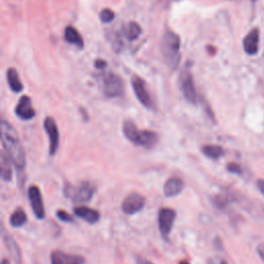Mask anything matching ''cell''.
<instances>
[{
  "label": "cell",
  "mask_w": 264,
  "mask_h": 264,
  "mask_svg": "<svg viewBox=\"0 0 264 264\" xmlns=\"http://www.w3.org/2000/svg\"><path fill=\"white\" fill-rule=\"evenodd\" d=\"M179 81L184 97L186 98L188 102L195 104L197 102V93L194 85L193 75L188 66L181 72Z\"/></svg>",
  "instance_id": "obj_5"
},
{
  "label": "cell",
  "mask_w": 264,
  "mask_h": 264,
  "mask_svg": "<svg viewBox=\"0 0 264 264\" xmlns=\"http://www.w3.org/2000/svg\"><path fill=\"white\" fill-rule=\"evenodd\" d=\"M257 188L259 189V191L264 196V180H258L257 181Z\"/></svg>",
  "instance_id": "obj_30"
},
{
  "label": "cell",
  "mask_w": 264,
  "mask_h": 264,
  "mask_svg": "<svg viewBox=\"0 0 264 264\" xmlns=\"http://www.w3.org/2000/svg\"><path fill=\"white\" fill-rule=\"evenodd\" d=\"M227 170L231 173H235V174H241L243 172L242 167L237 164V163H229L227 165Z\"/></svg>",
  "instance_id": "obj_27"
},
{
  "label": "cell",
  "mask_w": 264,
  "mask_h": 264,
  "mask_svg": "<svg viewBox=\"0 0 264 264\" xmlns=\"http://www.w3.org/2000/svg\"><path fill=\"white\" fill-rule=\"evenodd\" d=\"M213 202H214V204H215L216 207H218V208H220V209H223V208H225L226 206H228V204L230 203V200H229L228 196L223 195V194H219V195H217V196L214 197Z\"/></svg>",
  "instance_id": "obj_24"
},
{
  "label": "cell",
  "mask_w": 264,
  "mask_h": 264,
  "mask_svg": "<svg viewBox=\"0 0 264 264\" xmlns=\"http://www.w3.org/2000/svg\"><path fill=\"white\" fill-rule=\"evenodd\" d=\"M51 264H85V258L80 255L54 251L51 254Z\"/></svg>",
  "instance_id": "obj_13"
},
{
  "label": "cell",
  "mask_w": 264,
  "mask_h": 264,
  "mask_svg": "<svg viewBox=\"0 0 264 264\" xmlns=\"http://www.w3.org/2000/svg\"><path fill=\"white\" fill-rule=\"evenodd\" d=\"M26 222H27V215H26L25 210L22 207L16 208L15 212L12 214V216L10 218L11 225L13 227L20 228L23 225H25Z\"/></svg>",
  "instance_id": "obj_23"
},
{
  "label": "cell",
  "mask_w": 264,
  "mask_h": 264,
  "mask_svg": "<svg viewBox=\"0 0 264 264\" xmlns=\"http://www.w3.org/2000/svg\"><path fill=\"white\" fill-rule=\"evenodd\" d=\"M207 264H228V262L221 257L214 256V257H210L207 260Z\"/></svg>",
  "instance_id": "obj_28"
},
{
  "label": "cell",
  "mask_w": 264,
  "mask_h": 264,
  "mask_svg": "<svg viewBox=\"0 0 264 264\" xmlns=\"http://www.w3.org/2000/svg\"><path fill=\"white\" fill-rule=\"evenodd\" d=\"M184 189V182L179 178L168 179L163 187V193L165 197H173L179 195Z\"/></svg>",
  "instance_id": "obj_16"
},
{
  "label": "cell",
  "mask_w": 264,
  "mask_h": 264,
  "mask_svg": "<svg viewBox=\"0 0 264 264\" xmlns=\"http://www.w3.org/2000/svg\"><path fill=\"white\" fill-rule=\"evenodd\" d=\"M146 197L140 193H130L122 202V210L126 215H135L145 207Z\"/></svg>",
  "instance_id": "obj_9"
},
{
  "label": "cell",
  "mask_w": 264,
  "mask_h": 264,
  "mask_svg": "<svg viewBox=\"0 0 264 264\" xmlns=\"http://www.w3.org/2000/svg\"><path fill=\"white\" fill-rule=\"evenodd\" d=\"M4 241L6 244V247L8 248L11 256L15 260L16 264H22V254L19 246L17 245L16 241L13 239V236L9 233H7L4 230Z\"/></svg>",
  "instance_id": "obj_17"
},
{
  "label": "cell",
  "mask_w": 264,
  "mask_h": 264,
  "mask_svg": "<svg viewBox=\"0 0 264 264\" xmlns=\"http://www.w3.org/2000/svg\"><path fill=\"white\" fill-rule=\"evenodd\" d=\"M2 264H10V262H9L8 259H4L3 262H2Z\"/></svg>",
  "instance_id": "obj_34"
},
{
  "label": "cell",
  "mask_w": 264,
  "mask_h": 264,
  "mask_svg": "<svg viewBox=\"0 0 264 264\" xmlns=\"http://www.w3.org/2000/svg\"><path fill=\"white\" fill-rule=\"evenodd\" d=\"M7 78L11 90L15 93H19L23 90V84L20 80L18 71L15 68H9L7 71Z\"/></svg>",
  "instance_id": "obj_19"
},
{
  "label": "cell",
  "mask_w": 264,
  "mask_h": 264,
  "mask_svg": "<svg viewBox=\"0 0 264 264\" xmlns=\"http://www.w3.org/2000/svg\"><path fill=\"white\" fill-rule=\"evenodd\" d=\"M12 160L8 154L3 150L2 152V178L4 181L9 182L12 180L13 170H12Z\"/></svg>",
  "instance_id": "obj_22"
},
{
  "label": "cell",
  "mask_w": 264,
  "mask_h": 264,
  "mask_svg": "<svg viewBox=\"0 0 264 264\" xmlns=\"http://www.w3.org/2000/svg\"><path fill=\"white\" fill-rule=\"evenodd\" d=\"M96 192V186L91 182H82L77 185L65 184L64 196L75 203L88 202L92 199Z\"/></svg>",
  "instance_id": "obj_4"
},
{
  "label": "cell",
  "mask_w": 264,
  "mask_h": 264,
  "mask_svg": "<svg viewBox=\"0 0 264 264\" xmlns=\"http://www.w3.org/2000/svg\"><path fill=\"white\" fill-rule=\"evenodd\" d=\"M137 264H153V263L150 262L149 260H146V259H144V258L138 257V258H137Z\"/></svg>",
  "instance_id": "obj_32"
},
{
  "label": "cell",
  "mask_w": 264,
  "mask_h": 264,
  "mask_svg": "<svg viewBox=\"0 0 264 264\" xmlns=\"http://www.w3.org/2000/svg\"><path fill=\"white\" fill-rule=\"evenodd\" d=\"M252 2H257V0H252Z\"/></svg>",
  "instance_id": "obj_35"
},
{
  "label": "cell",
  "mask_w": 264,
  "mask_h": 264,
  "mask_svg": "<svg viewBox=\"0 0 264 264\" xmlns=\"http://www.w3.org/2000/svg\"><path fill=\"white\" fill-rule=\"evenodd\" d=\"M201 152L208 159L212 160H218L224 156V149L217 145H205L201 148Z\"/></svg>",
  "instance_id": "obj_20"
},
{
  "label": "cell",
  "mask_w": 264,
  "mask_h": 264,
  "mask_svg": "<svg viewBox=\"0 0 264 264\" xmlns=\"http://www.w3.org/2000/svg\"><path fill=\"white\" fill-rule=\"evenodd\" d=\"M177 213L173 208L163 207L158 213V226L165 240H168V236L172 230Z\"/></svg>",
  "instance_id": "obj_8"
},
{
  "label": "cell",
  "mask_w": 264,
  "mask_h": 264,
  "mask_svg": "<svg viewBox=\"0 0 264 264\" xmlns=\"http://www.w3.org/2000/svg\"><path fill=\"white\" fill-rule=\"evenodd\" d=\"M161 53L167 66L175 70L181 61V40L172 31H165L161 40Z\"/></svg>",
  "instance_id": "obj_3"
},
{
  "label": "cell",
  "mask_w": 264,
  "mask_h": 264,
  "mask_svg": "<svg viewBox=\"0 0 264 264\" xmlns=\"http://www.w3.org/2000/svg\"><path fill=\"white\" fill-rule=\"evenodd\" d=\"M95 65H96L97 68H104L105 66H107V62L101 60V59H99V60H97V61L95 62Z\"/></svg>",
  "instance_id": "obj_31"
},
{
  "label": "cell",
  "mask_w": 264,
  "mask_h": 264,
  "mask_svg": "<svg viewBox=\"0 0 264 264\" xmlns=\"http://www.w3.org/2000/svg\"><path fill=\"white\" fill-rule=\"evenodd\" d=\"M16 115L22 120H31L35 117V111L32 107V102L29 96L24 95L20 98L17 107L15 109Z\"/></svg>",
  "instance_id": "obj_12"
},
{
  "label": "cell",
  "mask_w": 264,
  "mask_h": 264,
  "mask_svg": "<svg viewBox=\"0 0 264 264\" xmlns=\"http://www.w3.org/2000/svg\"><path fill=\"white\" fill-rule=\"evenodd\" d=\"M142 27L137 22H129L123 28V32L125 37L128 40H136L142 34Z\"/></svg>",
  "instance_id": "obj_21"
},
{
  "label": "cell",
  "mask_w": 264,
  "mask_h": 264,
  "mask_svg": "<svg viewBox=\"0 0 264 264\" xmlns=\"http://www.w3.org/2000/svg\"><path fill=\"white\" fill-rule=\"evenodd\" d=\"M43 127L49 137V141H50L49 153L51 156H54L59 148V142H60L58 126H57L55 120L52 117H47L43 122Z\"/></svg>",
  "instance_id": "obj_10"
},
{
  "label": "cell",
  "mask_w": 264,
  "mask_h": 264,
  "mask_svg": "<svg viewBox=\"0 0 264 264\" xmlns=\"http://www.w3.org/2000/svg\"><path fill=\"white\" fill-rule=\"evenodd\" d=\"M124 84L122 78L113 72L103 76V93L108 98H116L123 95Z\"/></svg>",
  "instance_id": "obj_6"
},
{
  "label": "cell",
  "mask_w": 264,
  "mask_h": 264,
  "mask_svg": "<svg viewBox=\"0 0 264 264\" xmlns=\"http://www.w3.org/2000/svg\"><path fill=\"white\" fill-rule=\"evenodd\" d=\"M28 198H29L34 215L36 216L37 219L42 220L46 216V210H45L41 192H40L39 188L37 186H35V185L30 186V188L28 190Z\"/></svg>",
  "instance_id": "obj_11"
},
{
  "label": "cell",
  "mask_w": 264,
  "mask_h": 264,
  "mask_svg": "<svg viewBox=\"0 0 264 264\" xmlns=\"http://www.w3.org/2000/svg\"><path fill=\"white\" fill-rule=\"evenodd\" d=\"M179 264H190V262H188V261H186V260H184V261H181Z\"/></svg>",
  "instance_id": "obj_33"
},
{
  "label": "cell",
  "mask_w": 264,
  "mask_h": 264,
  "mask_svg": "<svg viewBox=\"0 0 264 264\" xmlns=\"http://www.w3.org/2000/svg\"><path fill=\"white\" fill-rule=\"evenodd\" d=\"M132 88H134L135 94L138 98V100L144 105V107L148 110H154L155 109V103L147 89V85L143 78L140 76L135 75L131 80Z\"/></svg>",
  "instance_id": "obj_7"
},
{
  "label": "cell",
  "mask_w": 264,
  "mask_h": 264,
  "mask_svg": "<svg viewBox=\"0 0 264 264\" xmlns=\"http://www.w3.org/2000/svg\"><path fill=\"white\" fill-rule=\"evenodd\" d=\"M99 18L103 23H111L115 19V13L110 9H104L100 12Z\"/></svg>",
  "instance_id": "obj_25"
},
{
  "label": "cell",
  "mask_w": 264,
  "mask_h": 264,
  "mask_svg": "<svg viewBox=\"0 0 264 264\" xmlns=\"http://www.w3.org/2000/svg\"><path fill=\"white\" fill-rule=\"evenodd\" d=\"M2 143L3 150L11 158L13 164L19 170H23L26 166L25 151L19 140L17 131L6 120H3L2 122Z\"/></svg>",
  "instance_id": "obj_1"
},
{
  "label": "cell",
  "mask_w": 264,
  "mask_h": 264,
  "mask_svg": "<svg viewBox=\"0 0 264 264\" xmlns=\"http://www.w3.org/2000/svg\"><path fill=\"white\" fill-rule=\"evenodd\" d=\"M123 134L130 143L145 149L154 148L159 140L156 132L151 130H140L135 122L131 120L124 121Z\"/></svg>",
  "instance_id": "obj_2"
},
{
  "label": "cell",
  "mask_w": 264,
  "mask_h": 264,
  "mask_svg": "<svg viewBox=\"0 0 264 264\" xmlns=\"http://www.w3.org/2000/svg\"><path fill=\"white\" fill-rule=\"evenodd\" d=\"M56 216L58 217L59 220H61L63 222H66V223H70V222L73 221V218L63 209H58L57 213H56Z\"/></svg>",
  "instance_id": "obj_26"
},
{
  "label": "cell",
  "mask_w": 264,
  "mask_h": 264,
  "mask_svg": "<svg viewBox=\"0 0 264 264\" xmlns=\"http://www.w3.org/2000/svg\"><path fill=\"white\" fill-rule=\"evenodd\" d=\"M64 39L66 40V42L74 45L77 48H80V49L84 48L83 37L74 27H72V26H67V27L65 28Z\"/></svg>",
  "instance_id": "obj_18"
},
{
  "label": "cell",
  "mask_w": 264,
  "mask_h": 264,
  "mask_svg": "<svg viewBox=\"0 0 264 264\" xmlns=\"http://www.w3.org/2000/svg\"><path fill=\"white\" fill-rule=\"evenodd\" d=\"M257 253H258L259 257L261 258V260L264 262V244H260L257 247Z\"/></svg>",
  "instance_id": "obj_29"
},
{
  "label": "cell",
  "mask_w": 264,
  "mask_h": 264,
  "mask_svg": "<svg viewBox=\"0 0 264 264\" xmlns=\"http://www.w3.org/2000/svg\"><path fill=\"white\" fill-rule=\"evenodd\" d=\"M260 32L257 27L251 29L243 40V47L248 55H256L259 51Z\"/></svg>",
  "instance_id": "obj_14"
},
{
  "label": "cell",
  "mask_w": 264,
  "mask_h": 264,
  "mask_svg": "<svg viewBox=\"0 0 264 264\" xmlns=\"http://www.w3.org/2000/svg\"><path fill=\"white\" fill-rule=\"evenodd\" d=\"M73 214L89 224H95L100 219V214L96 209L84 205L73 207Z\"/></svg>",
  "instance_id": "obj_15"
}]
</instances>
